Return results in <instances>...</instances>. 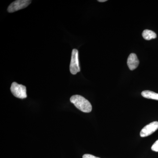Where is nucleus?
Masks as SVG:
<instances>
[{"instance_id":"1","label":"nucleus","mask_w":158,"mask_h":158,"mask_svg":"<svg viewBox=\"0 0 158 158\" xmlns=\"http://www.w3.org/2000/svg\"><path fill=\"white\" fill-rule=\"evenodd\" d=\"M72 103L79 110L84 113H90L92 110V106L88 100L80 95H73L70 98Z\"/></svg>"},{"instance_id":"2","label":"nucleus","mask_w":158,"mask_h":158,"mask_svg":"<svg viewBox=\"0 0 158 158\" xmlns=\"http://www.w3.org/2000/svg\"><path fill=\"white\" fill-rule=\"evenodd\" d=\"M10 90L15 97L20 99L25 98L27 97V88L24 85H19L16 82H13L11 84Z\"/></svg>"},{"instance_id":"3","label":"nucleus","mask_w":158,"mask_h":158,"mask_svg":"<svg viewBox=\"0 0 158 158\" xmlns=\"http://www.w3.org/2000/svg\"><path fill=\"white\" fill-rule=\"evenodd\" d=\"M69 69L71 73L73 75L76 74L81 71L79 65L78 51L76 49H73L72 52Z\"/></svg>"},{"instance_id":"4","label":"nucleus","mask_w":158,"mask_h":158,"mask_svg":"<svg viewBox=\"0 0 158 158\" xmlns=\"http://www.w3.org/2000/svg\"><path fill=\"white\" fill-rule=\"evenodd\" d=\"M32 1L30 0H17L11 3L8 7V12L10 13L15 12L27 8L31 3Z\"/></svg>"},{"instance_id":"5","label":"nucleus","mask_w":158,"mask_h":158,"mask_svg":"<svg viewBox=\"0 0 158 158\" xmlns=\"http://www.w3.org/2000/svg\"><path fill=\"white\" fill-rule=\"evenodd\" d=\"M158 129V122L154 121L147 125L140 132L141 137H145L149 136L156 131Z\"/></svg>"},{"instance_id":"6","label":"nucleus","mask_w":158,"mask_h":158,"mask_svg":"<svg viewBox=\"0 0 158 158\" xmlns=\"http://www.w3.org/2000/svg\"><path fill=\"white\" fill-rule=\"evenodd\" d=\"M127 63L130 70H133L136 69L139 64V61L137 55L135 53L130 54L128 58Z\"/></svg>"},{"instance_id":"7","label":"nucleus","mask_w":158,"mask_h":158,"mask_svg":"<svg viewBox=\"0 0 158 158\" xmlns=\"http://www.w3.org/2000/svg\"><path fill=\"white\" fill-rule=\"evenodd\" d=\"M141 95L145 98L158 100V93L150 90H144L141 92Z\"/></svg>"},{"instance_id":"8","label":"nucleus","mask_w":158,"mask_h":158,"mask_svg":"<svg viewBox=\"0 0 158 158\" xmlns=\"http://www.w3.org/2000/svg\"><path fill=\"white\" fill-rule=\"evenodd\" d=\"M143 38L146 40H149L156 38L157 35L153 31L151 30H145L142 33Z\"/></svg>"},{"instance_id":"9","label":"nucleus","mask_w":158,"mask_h":158,"mask_svg":"<svg viewBox=\"0 0 158 158\" xmlns=\"http://www.w3.org/2000/svg\"><path fill=\"white\" fill-rule=\"evenodd\" d=\"M151 149L153 151L158 152V140L154 143L151 147Z\"/></svg>"},{"instance_id":"10","label":"nucleus","mask_w":158,"mask_h":158,"mask_svg":"<svg viewBox=\"0 0 158 158\" xmlns=\"http://www.w3.org/2000/svg\"><path fill=\"white\" fill-rule=\"evenodd\" d=\"M83 158H100L90 154H85L83 156Z\"/></svg>"},{"instance_id":"11","label":"nucleus","mask_w":158,"mask_h":158,"mask_svg":"<svg viewBox=\"0 0 158 158\" xmlns=\"http://www.w3.org/2000/svg\"><path fill=\"white\" fill-rule=\"evenodd\" d=\"M107 0H98V2H106Z\"/></svg>"}]
</instances>
